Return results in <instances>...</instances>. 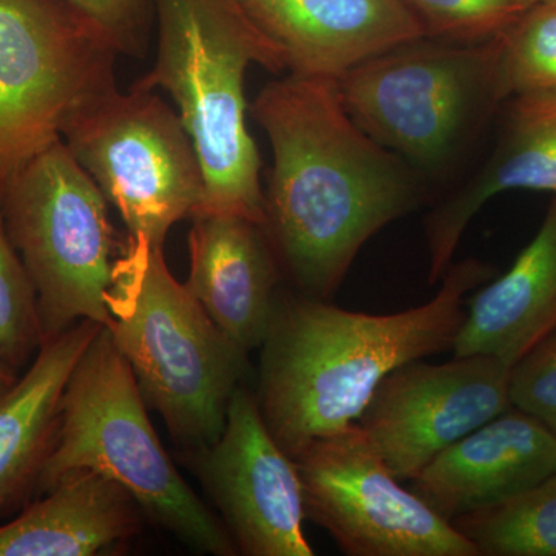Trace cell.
<instances>
[{
  "mask_svg": "<svg viewBox=\"0 0 556 556\" xmlns=\"http://www.w3.org/2000/svg\"><path fill=\"white\" fill-rule=\"evenodd\" d=\"M251 113L273 148L263 226L280 268L300 294L329 300L362 248L426 203V186L351 118L338 80H273Z\"/></svg>",
  "mask_w": 556,
  "mask_h": 556,
  "instance_id": "6da1fadb",
  "label": "cell"
},
{
  "mask_svg": "<svg viewBox=\"0 0 556 556\" xmlns=\"http://www.w3.org/2000/svg\"><path fill=\"white\" fill-rule=\"evenodd\" d=\"M495 274L482 260L453 263L430 302L393 314L358 313L298 291L278 292L258 348L255 391L278 445L294 457L316 439L345 430L393 369L452 351L468 295Z\"/></svg>",
  "mask_w": 556,
  "mask_h": 556,
  "instance_id": "7a4b0ae2",
  "label": "cell"
},
{
  "mask_svg": "<svg viewBox=\"0 0 556 556\" xmlns=\"http://www.w3.org/2000/svg\"><path fill=\"white\" fill-rule=\"evenodd\" d=\"M159 47L134 89L166 90L192 139L204 177L195 215H239L265 225L262 159L247 126L251 64L287 70L280 49L239 0H153ZM193 215V217H195Z\"/></svg>",
  "mask_w": 556,
  "mask_h": 556,
  "instance_id": "3957f363",
  "label": "cell"
},
{
  "mask_svg": "<svg viewBox=\"0 0 556 556\" xmlns=\"http://www.w3.org/2000/svg\"><path fill=\"white\" fill-rule=\"evenodd\" d=\"M105 306L110 338L172 439L186 455L214 444L230 399L247 379L249 354L172 276L163 247L144 237L129 236L121 248Z\"/></svg>",
  "mask_w": 556,
  "mask_h": 556,
  "instance_id": "277c9868",
  "label": "cell"
},
{
  "mask_svg": "<svg viewBox=\"0 0 556 556\" xmlns=\"http://www.w3.org/2000/svg\"><path fill=\"white\" fill-rule=\"evenodd\" d=\"M146 407L130 365L102 327L65 388L36 495L73 471H94L126 489L146 518L193 551L239 555L222 519L179 473Z\"/></svg>",
  "mask_w": 556,
  "mask_h": 556,
  "instance_id": "5b68a950",
  "label": "cell"
},
{
  "mask_svg": "<svg viewBox=\"0 0 556 556\" xmlns=\"http://www.w3.org/2000/svg\"><path fill=\"white\" fill-rule=\"evenodd\" d=\"M500 58L501 38L478 46L419 38L351 68L339 93L368 137L433 174L507 101Z\"/></svg>",
  "mask_w": 556,
  "mask_h": 556,
  "instance_id": "8992f818",
  "label": "cell"
},
{
  "mask_svg": "<svg viewBox=\"0 0 556 556\" xmlns=\"http://www.w3.org/2000/svg\"><path fill=\"white\" fill-rule=\"evenodd\" d=\"M108 206L62 139L0 189L7 232L38 295L43 340L80 320L109 325L105 292L123 247Z\"/></svg>",
  "mask_w": 556,
  "mask_h": 556,
  "instance_id": "52a82bcc",
  "label": "cell"
},
{
  "mask_svg": "<svg viewBox=\"0 0 556 556\" xmlns=\"http://www.w3.org/2000/svg\"><path fill=\"white\" fill-rule=\"evenodd\" d=\"M116 54L67 0H0V189L116 89Z\"/></svg>",
  "mask_w": 556,
  "mask_h": 556,
  "instance_id": "ba28073f",
  "label": "cell"
},
{
  "mask_svg": "<svg viewBox=\"0 0 556 556\" xmlns=\"http://www.w3.org/2000/svg\"><path fill=\"white\" fill-rule=\"evenodd\" d=\"M62 138L129 236L164 247L169 230L203 204V169L192 139L153 91L110 90L80 110Z\"/></svg>",
  "mask_w": 556,
  "mask_h": 556,
  "instance_id": "9c48e42d",
  "label": "cell"
},
{
  "mask_svg": "<svg viewBox=\"0 0 556 556\" xmlns=\"http://www.w3.org/2000/svg\"><path fill=\"white\" fill-rule=\"evenodd\" d=\"M306 519L348 556H479L452 522L405 489L358 424L292 457Z\"/></svg>",
  "mask_w": 556,
  "mask_h": 556,
  "instance_id": "30bf717a",
  "label": "cell"
},
{
  "mask_svg": "<svg viewBox=\"0 0 556 556\" xmlns=\"http://www.w3.org/2000/svg\"><path fill=\"white\" fill-rule=\"evenodd\" d=\"M510 365L495 356L408 362L383 378L357 424L401 481L511 407Z\"/></svg>",
  "mask_w": 556,
  "mask_h": 556,
  "instance_id": "8fae6325",
  "label": "cell"
},
{
  "mask_svg": "<svg viewBox=\"0 0 556 556\" xmlns=\"http://www.w3.org/2000/svg\"><path fill=\"white\" fill-rule=\"evenodd\" d=\"M239 555L314 556L303 532V485L294 459L270 434L255 393L240 386L222 437L189 453Z\"/></svg>",
  "mask_w": 556,
  "mask_h": 556,
  "instance_id": "7c38bea8",
  "label": "cell"
},
{
  "mask_svg": "<svg viewBox=\"0 0 556 556\" xmlns=\"http://www.w3.org/2000/svg\"><path fill=\"white\" fill-rule=\"evenodd\" d=\"M555 471V434L510 407L433 457L409 489L452 522L526 492Z\"/></svg>",
  "mask_w": 556,
  "mask_h": 556,
  "instance_id": "4fadbf2b",
  "label": "cell"
},
{
  "mask_svg": "<svg viewBox=\"0 0 556 556\" xmlns=\"http://www.w3.org/2000/svg\"><path fill=\"white\" fill-rule=\"evenodd\" d=\"M280 49L291 75L338 80L401 43L424 38L402 0H239Z\"/></svg>",
  "mask_w": 556,
  "mask_h": 556,
  "instance_id": "5bb4252c",
  "label": "cell"
},
{
  "mask_svg": "<svg viewBox=\"0 0 556 556\" xmlns=\"http://www.w3.org/2000/svg\"><path fill=\"white\" fill-rule=\"evenodd\" d=\"M192 219L186 288L219 331L251 354L265 342L280 292V263L265 226L228 214Z\"/></svg>",
  "mask_w": 556,
  "mask_h": 556,
  "instance_id": "9a60e30c",
  "label": "cell"
},
{
  "mask_svg": "<svg viewBox=\"0 0 556 556\" xmlns=\"http://www.w3.org/2000/svg\"><path fill=\"white\" fill-rule=\"evenodd\" d=\"M507 101L492 155L473 178L438 201L424 222L430 285L441 283L468 225L493 197L510 190L556 195V91Z\"/></svg>",
  "mask_w": 556,
  "mask_h": 556,
  "instance_id": "2e32d148",
  "label": "cell"
},
{
  "mask_svg": "<svg viewBox=\"0 0 556 556\" xmlns=\"http://www.w3.org/2000/svg\"><path fill=\"white\" fill-rule=\"evenodd\" d=\"M102 325L80 320L43 340L24 375L0 388V518L38 492L60 428L62 397Z\"/></svg>",
  "mask_w": 556,
  "mask_h": 556,
  "instance_id": "e0dca14e",
  "label": "cell"
},
{
  "mask_svg": "<svg viewBox=\"0 0 556 556\" xmlns=\"http://www.w3.org/2000/svg\"><path fill=\"white\" fill-rule=\"evenodd\" d=\"M0 525V556H93L138 536L144 514L126 489L73 471Z\"/></svg>",
  "mask_w": 556,
  "mask_h": 556,
  "instance_id": "ac0fdd59",
  "label": "cell"
},
{
  "mask_svg": "<svg viewBox=\"0 0 556 556\" xmlns=\"http://www.w3.org/2000/svg\"><path fill=\"white\" fill-rule=\"evenodd\" d=\"M556 328V195L536 236L504 276L467 303L455 356L486 354L515 364Z\"/></svg>",
  "mask_w": 556,
  "mask_h": 556,
  "instance_id": "d6986e66",
  "label": "cell"
},
{
  "mask_svg": "<svg viewBox=\"0 0 556 556\" xmlns=\"http://www.w3.org/2000/svg\"><path fill=\"white\" fill-rule=\"evenodd\" d=\"M479 556H556V471L518 495L452 521Z\"/></svg>",
  "mask_w": 556,
  "mask_h": 556,
  "instance_id": "ffe728a7",
  "label": "cell"
},
{
  "mask_svg": "<svg viewBox=\"0 0 556 556\" xmlns=\"http://www.w3.org/2000/svg\"><path fill=\"white\" fill-rule=\"evenodd\" d=\"M501 87L517 94L556 91V0H543L501 36Z\"/></svg>",
  "mask_w": 556,
  "mask_h": 556,
  "instance_id": "44dd1931",
  "label": "cell"
},
{
  "mask_svg": "<svg viewBox=\"0 0 556 556\" xmlns=\"http://www.w3.org/2000/svg\"><path fill=\"white\" fill-rule=\"evenodd\" d=\"M424 38L478 46L492 42L543 0H402Z\"/></svg>",
  "mask_w": 556,
  "mask_h": 556,
  "instance_id": "7402d4cb",
  "label": "cell"
},
{
  "mask_svg": "<svg viewBox=\"0 0 556 556\" xmlns=\"http://www.w3.org/2000/svg\"><path fill=\"white\" fill-rule=\"evenodd\" d=\"M38 295L0 207V362L20 375L42 345Z\"/></svg>",
  "mask_w": 556,
  "mask_h": 556,
  "instance_id": "603a6c76",
  "label": "cell"
},
{
  "mask_svg": "<svg viewBox=\"0 0 556 556\" xmlns=\"http://www.w3.org/2000/svg\"><path fill=\"white\" fill-rule=\"evenodd\" d=\"M511 407L535 417L556 437V328L510 369Z\"/></svg>",
  "mask_w": 556,
  "mask_h": 556,
  "instance_id": "cb8c5ba5",
  "label": "cell"
},
{
  "mask_svg": "<svg viewBox=\"0 0 556 556\" xmlns=\"http://www.w3.org/2000/svg\"><path fill=\"white\" fill-rule=\"evenodd\" d=\"M112 40L118 53L141 58L149 43L153 0H67Z\"/></svg>",
  "mask_w": 556,
  "mask_h": 556,
  "instance_id": "d4e9b609",
  "label": "cell"
},
{
  "mask_svg": "<svg viewBox=\"0 0 556 556\" xmlns=\"http://www.w3.org/2000/svg\"><path fill=\"white\" fill-rule=\"evenodd\" d=\"M17 376H20L17 372H14L13 369L7 367L5 364L0 362V388L10 386Z\"/></svg>",
  "mask_w": 556,
  "mask_h": 556,
  "instance_id": "484cf974",
  "label": "cell"
}]
</instances>
